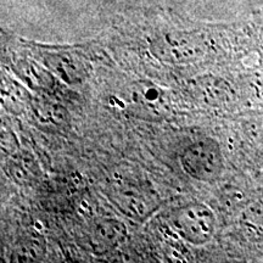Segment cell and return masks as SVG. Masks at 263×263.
Segmentation results:
<instances>
[{
	"label": "cell",
	"mask_w": 263,
	"mask_h": 263,
	"mask_svg": "<svg viewBox=\"0 0 263 263\" xmlns=\"http://www.w3.org/2000/svg\"><path fill=\"white\" fill-rule=\"evenodd\" d=\"M168 222L180 238L194 245L206 244L215 234V213L201 202L178 207L170 215Z\"/></svg>",
	"instance_id": "6da1fadb"
},
{
	"label": "cell",
	"mask_w": 263,
	"mask_h": 263,
	"mask_svg": "<svg viewBox=\"0 0 263 263\" xmlns=\"http://www.w3.org/2000/svg\"><path fill=\"white\" fill-rule=\"evenodd\" d=\"M180 164L184 172L200 182H213L221 177L224 161L221 147L215 140L200 139L183 150Z\"/></svg>",
	"instance_id": "7a4b0ae2"
},
{
	"label": "cell",
	"mask_w": 263,
	"mask_h": 263,
	"mask_svg": "<svg viewBox=\"0 0 263 263\" xmlns=\"http://www.w3.org/2000/svg\"><path fill=\"white\" fill-rule=\"evenodd\" d=\"M127 227L118 219H99L88 229L87 245L94 255L104 256L126 241Z\"/></svg>",
	"instance_id": "3957f363"
},
{
	"label": "cell",
	"mask_w": 263,
	"mask_h": 263,
	"mask_svg": "<svg viewBox=\"0 0 263 263\" xmlns=\"http://www.w3.org/2000/svg\"><path fill=\"white\" fill-rule=\"evenodd\" d=\"M111 201L120 210L121 213L136 221H143L155 211L156 200L151 193L136 185H122L112 190Z\"/></svg>",
	"instance_id": "277c9868"
},
{
	"label": "cell",
	"mask_w": 263,
	"mask_h": 263,
	"mask_svg": "<svg viewBox=\"0 0 263 263\" xmlns=\"http://www.w3.org/2000/svg\"><path fill=\"white\" fill-rule=\"evenodd\" d=\"M48 66L52 73L68 84L82 83L88 76V71L83 62L74 58L52 57L49 60Z\"/></svg>",
	"instance_id": "5b68a950"
},
{
	"label": "cell",
	"mask_w": 263,
	"mask_h": 263,
	"mask_svg": "<svg viewBox=\"0 0 263 263\" xmlns=\"http://www.w3.org/2000/svg\"><path fill=\"white\" fill-rule=\"evenodd\" d=\"M33 115L39 123L48 127H64L68 122V116L65 108L48 101H35L33 104Z\"/></svg>",
	"instance_id": "8992f818"
},
{
	"label": "cell",
	"mask_w": 263,
	"mask_h": 263,
	"mask_svg": "<svg viewBox=\"0 0 263 263\" xmlns=\"http://www.w3.org/2000/svg\"><path fill=\"white\" fill-rule=\"evenodd\" d=\"M161 93L162 91L154 84L139 83L132 90V99L138 104L145 105V106H154V105L159 104L161 100V95H162Z\"/></svg>",
	"instance_id": "52a82bcc"
},
{
	"label": "cell",
	"mask_w": 263,
	"mask_h": 263,
	"mask_svg": "<svg viewBox=\"0 0 263 263\" xmlns=\"http://www.w3.org/2000/svg\"><path fill=\"white\" fill-rule=\"evenodd\" d=\"M9 173L15 182L27 184L32 182L33 177H34V163L32 160L18 157L10 163Z\"/></svg>",
	"instance_id": "ba28073f"
},
{
	"label": "cell",
	"mask_w": 263,
	"mask_h": 263,
	"mask_svg": "<svg viewBox=\"0 0 263 263\" xmlns=\"http://www.w3.org/2000/svg\"><path fill=\"white\" fill-rule=\"evenodd\" d=\"M3 98L5 100L4 104L6 107L14 111L16 108L21 110L24 104H27L29 101L28 94L17 84H3Z\"/></svg>",
	"instance_id": "9c48e42d"
},
{
	"label": "cell",
	"mask_w": 263,
	"mask_h": 263,
	"mask_svg": "<svg viewBox=\"0 0 263 263\" xmlns=\"http://www.w3.org/2000/svg\"><path fill=\"white\" fill-rule=\"evenodd\" d=\"M21 72L22 77H24L25 81L28 82V84L31 85L32 88H47L50 87L52 77H51V71H43L41 68L35 67V66H28V67L25 68V71Z\"/></svg>",
	"instance_id": "30bf717a"
},
{
	"label": "cell",
	"mask_w": 263,
	"mask_h": 263,
	"mask_svg": "<svg viewBox=\"0 0 263 263\" xmlns=\"http://www.w3.org/2000/svg\"><path fill=\"white\" fill-rule=\"evenodd\" d=\"M45 251V245L44 242L41 240L35 239L31 240V241H26L17 249V256L18 261H25V262H32V261H38L42 257L43 254Z\"/></svg>",
	"instance_id": "8fae6325"
}]
</instances>
